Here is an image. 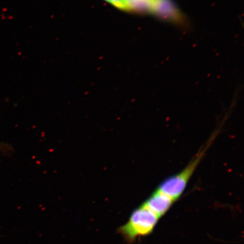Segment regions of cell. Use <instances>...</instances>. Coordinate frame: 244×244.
Listing matches in <instances>:
<instances>
[{
    "instance_id": "obj_1",
    "label": "cell",
    "mask_w": 244,
    "mask_h": 244,
    "mask_svg": "<svg viewBox=\"0 0 244 244\" xmlns=\"http://www.w3.org/2000/svg\"><path fill=\"white\" fill-rule=\"evenodd\" d=\"M219 131V129H217L214 132L206 143L200 149L195 157L181 172L167 179L160 184L157 190L172 198L174 201L179 198L185 189L188 183L197 167L218 135Z\"/></svg>"
},
{
    "instance_id": "obj_4",
    "label": "cell",
    "mask_w": 244,
    "mask_h": 244,
    "mask_svg": "<svg viewBox=\"0 0 244 244\" xmlns=\"http://www.w3.org/2000/svg\"><path fill=\"white\" fill-rule=\"evenodd\" d=\"M129 11L154 14L157 0H126Z\"/></svg>"
},
{
    "instance_id": "obj_5",
    "label": "cell",
    "mask_w": 244,
    "mask_h": 244,
    "mask_svg": "<svg viewBox=\"0 0 244 244\" xmlns=\"http://www.w3.org/2000/svg\"><path fill=\"white\" fill-rule=\"evenodd\" d=\"M107 3L112 5L116 8L124 11H129L126 0H104Z\"/></svg>"
},
{
    "instance_id": "obj_3",
    "label": "cell",
    "mask_w": 244,
    "mask_h": 244,
    "mask_svg": "<svg viewBox=\"0 0 244 244\" xmlns=\"http://www.w3.org/2000/svg\"><path fill=\"white\" fill-rule=\"evenodd\" d=\"M175 201L169 196L156 190L143 204L159 218L169 210Z\"/></svg>"
},
{
    "instance_id": "obj_2",
    "label": "cell",
    "mask_w": 244,
    "mask_h": 244,
    "mask_svg": "<svg viewBox=\"0 0 244 244\" xmlns=\"http://www.w3.org/2000/svg\"><path fill=\"white\" fill-rule=\"evenodd\" d=\"M158 219L154 213L142 205L132 212L129 220L119 231L127 241L131 242L152 232Z\"/></svg>"
}]
</instances>
